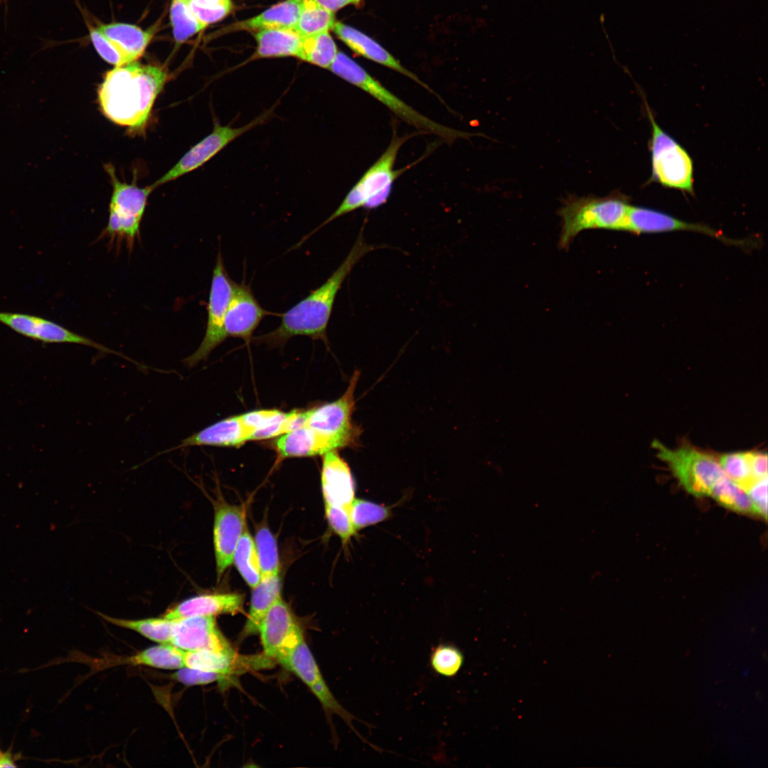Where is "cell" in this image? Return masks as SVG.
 Instances as JSON below:
<instances>
[{"label": "cell", "instance_id": "1", "mask_svg": "<svg viewBox=\"0 0 768 768\" xmlns=\"http://www.w3.org/2000/svg\"><path fill=\"white\" fill-rule=\"evenodd\" d=\"M168 78L166 70L159 65L134 61L114 67L106 73L97 90L102 113L118 125L142 130Z\"/></svg>", "mask_w": 768, "mask_h": 768}, {"label": "cell", "instance_id": "2", "mask_svg": "<svg viewBox=\"0 0 768 768\" xmlns=\"http://www.w3.org/2000/svg\"><path fill=\"white\" fill-rule=\"evenodd\" d=\"M363 231V228L344 260L326 281L291 309L279 314V326L258 336V341L279 346L293 336H306L327 343V326L339 289L359 260L376 248L366 243Z\"/></svg>", "mask_w": 768, "mask_h": 768}, {"label": "cell", "instance_id": "3", "mask_svg": "<svg viewBox=\"0 0 768 768\" xmlns=\"http://www.w3.org/2000/svg\"><path fill=\"white\" fill-rule=\"evenodd\" d=\"M329 70L370 95L398 118L421 133L434 134L449 143L458 139H468L473 135L471 133L439 124L419 112L386 88L344 53H338Z\"/></svg>", "mask_w": 768, "mask_h": 768}, {"label": "cell", "instance_id": "4", "mask_svg": "<svg viewBox=\"0 0 768 768\" xmlns=\"http://www.w3.org/2000/svg\"><path fill=\"white\" fill-rule=\"evenodd\" d=\"M630 206L626 196L621 193L605 197H569L558 210L561 218L559 247L568 249L574 238L584 230L624 231Z\"/></svg>", "mask_w": 768, "mask_h": 768}, {"label": "cell", "instance_id": "5", "mask_svg": "<svg viewBox=\"0 0 768 768\" xmlns=\"http://www.w3.org/2000/svg\"><path fill=\"white\" fill-rule=\"evenodd\" d=\"M409 137L411 135L400 137L394 132L387 149L348 192L335 211L311 233L304 236L297 246L301 245L319 229L341 216L361 208L373 209L385 204L395 181L406 169L397 170L395 164L400 147Z\"/></svg>", "mask_w": 768, "mask_h": 768}, {"label": "cell", "instance_id": "6", "mask_svg": "<svg viewBox=\"0 0 768 768\" xmlns=\"http://www.w3.org/2000/svg\"><path fill=\"white\" fill-rule=\"evenodd\" d=\"M651 127V179L663 187L693 194V162L686 150L656 122L644 99Z\"/></svg>", "mask_w": 768, "mask_h": 768}, {"label": "cell", "instance_id": "7", "mask_svg": "<svg viewBox=\"0 0 768 768\" xmlns=\"http://www.w3.org/2000/svg\"><path fill=\"white\" fill-rule=\"evenodd\" d=\"M110 177L112 194L110 203L107 225L101 235L111 242L125 241L129 250L139 235L147 200L154 191L150 186L140 188L135 183L122 182L117 178L111 164L105 166Z\"/></svg>", "mask_w": 768, "mask_h": 768}, {"label": "cell", "instance_id": "8", "mask_svg": "<svg viewBox=\"0 0 768 768\" xmlns=\"http://www.w3.org/2000/svg\"><path fill=\"white\" fill-rule=\"evenodd\" d=\"M653 445L680 484L694 496H710L715 486L727 476L715 457L693 447L670 449L658 441Z\"/></svg>", "mask_w": 768, "mask_h": 768}, {"label": "cell", "instance_id": "9", "mask_svg": "<svg viewBox=\"0 0 768 768\" xmlns=\"http://www.w3.org/2000/svg\"><path fill=\"white\" fill-rule=\"evenodd\" d=\"M360 373L356 370L341 397L335 401L309 410L306 426L327 437L336 449L353 447L358 442L360 428L352 420L355 390Z\"/></svg>", "mask_w": 768, "mask_h": 768}, {"label": "cell", "instance_id": "10", "mask_svg": "<svg viewBox=\"0 0 768 768\" xmlns=\"http://www.w3.org/2000/svg\"><path fill=\"white\" fill-rule=\"evenodd\" d=\"M235 285V282L231 279L227 272L221 251L219 250L213 271L206 333L198 348L183 360L186 366L193 368L199 362L206 360L212 351L228 337L225 330V318Z\"/></svg>", "mask_w": 768, "mask_h": 768}, {"label": "cell", "instance_id": "11", "mask_svg": "<svg viewBox=\"0 0 768 768\" xmlns=\"http://www.w3.org/2000/svg\"><path fill=\"white\" fill-rule=\"evenodd\" d=\"M277 105V103L241 127L221 125L215 122L209 134L192 146L170 170L150 186L154 190L169 181H174L202 166L235 139L255 127L266 123L272 117Z\"/></svg>", "mask_w": 768, "mask_h": 768}, {"label": "cell", "instance_id": "12", "mask_svg": "<svg viewBox=\"0 0 768 768\" xmlns=\"http://www.w3.org/2000/svg\"><path fill=\"white\" fill-rule=\"evenodd\" d=\"M281 664L297 675L310 688L329 715H338L363 742L375 751L380 750L354 728L353 720L359 719L346 710L334 696L304 638L290 651Z\"/></svg>", "mask_w": 768, "mask_h": 768}, {"label": "cell", "instance_id": "13", "mask_svg": "<svg viewBox=\"0 0 768 768\" xmlns=\"http://www.w3.org/2000/svg\"><path fill=\"white\" fill-rule=\"evenodd\" d=\"M0 323L25 337L44 343H73L87 346L102 353L121 356L132 362L138 367L142 366V364L118 351L41 316L22 313L0 311Z\"/></svg>", "mask_w": 768, "mask_h": 768}, {"label": "cell", "instance_id": "14", "mask_svg": "<svg viewBox=\"0 0 768 768\" xmlns=\"http://www.w3.org/2000/svg\"><path fill=\"white\" fill-rule=\"evenodd\" d=\"M258 633L265 656L277 660L280 663L304 638L301 628L282 597L272 605L265 615Z\"/></svg>", "mask_w": 768, "mask_h": 768}, {"label": "cell", "instance_id": "15", "mask_svg": "<svg viewBox=\"0 0 768 768\" xmlns=\"http://www.w3.org/2000/svg\"><path fill=\"white\" fill-rule=\"evenodd\" d=\"M213 545L218 580L233 562L238 541L245 528L244 510L225 501L215 504Z\"/></svg>", "mask_w": 768, "mask_h": 768}, {"label": "cell", "instance_id": "16", "mask_svg": "<svg viewBox=\"0 0 768 768\" xmlns=\"http://www.w3.org/2000/svg\"><path fill=\"white\" fill-rule=\"evenodd\" d=\"M169 644L184 651L211 650L235 653L218 629L215 617L212 616L176 619L174 634Z\"/></svg>", "mask_w": 768, "mask_h": 768}, {"label": "cell", "instance_id": "17", "mask_svg": "<svg viewBox=\"0 0 768 768\" xmlns=\"http://www.w3.org/2000/svg\"><path fill=\"white\" fill-rule=\"evenodd\" d=\"M676 230L701 233L726 244L742 246L745 241L732 240L721 232L701 223L683 221L671 215L650 208L630 206L624 231L634 234L658 233Z\"/></svg>", "mask_w": 768, "mask_h": 768}, {"label": "cell", "instance_id": "18", "mask_svg": "<svg viewBox=\"0 0 768 768\" xmlns=\"http://www.w3.org/2000/svg\"><path fill=\"white\" fill-rule=\"evenodd\" d=\"M268 315H277L263 309L255 297L250 287L236 283L225 318V330L228 336L242 338L246 343L260 321Z\"/></svg>", "mask_w": 768, "mask_h": 768}, {"label": "cell", "instance_id": "19", "mask_svg": "<svg viewBox=\"0 0 768 768\" xmlns=\"http://www.w3.org/2000/svg\"><path fill=\"white\" fill-rule=\"evenodd\" d=\"M321 480L325 504L348 509L355 498V483L350 467L336 450L323 454Z\"/></svg>", "mask_w": 768, "mask_h": 768}, {"label": "cell", "instance_id": "20", "mask_svg": "<svg viewBox=\"0 0 768 768\" xmlns=\"http://www.w3.org/2000/svg\"><path fill=\"white\" fill-rule=\"evenodd\" d=\"M244 595L240 593L203 594L187 598L167 609L163 615L170 619L188 617L236 614L243 612Z\"/></svg>", "mask_w": 768, "mask_h": 768}, {"label": "cell", "instance_id": "21", "mask_svg": "<svg viewBox=\"0 0 768 768\" xmlns=\"http://www.w3.org/2000/svg\"><path fill=\"white\" fill-rule=\"evenodd\" d=\"M332 29L336 36L358 55L397 71L437 95L415 73L405 68L380 44L364 33L341 22H336Z\"/></svg>", "mask_w": 768, "mask_h": 768}, {"label": "cell", "instance_id": "22", "mask_svg": "<svg viewBox=\"0 0 768 768\" xmlns=\"http://www.w3.org/2000/svg\"><path fill=\"white\" fill-rule=\"evenodd\" d=\"M252 434V432L245 425L240 415L232 416L192 434L178 445L157 455L193 446L240 447L249 441Z\"/></svg>", "mask_w": 768, "mask_h": 768}, {"label": "cell", "instance_id": "23", "mask_svg": "<svg viewBox=\"0 0 768 768\" xmlns=\"http://www.w3.org/2000/svg\"><path fill=\"white\" fill-rule=\"evenodd\" d=\"M274 447L280 460L312 457L336 450L327 437L308 426L282 434L274 441Z\"/></svg>", "mask_w": 768, "mask_h": 768}, {"label": "cell", "instance_id": "24", "mask_svg": "<svg viewBox=\"0 0 768 768\" xmlns=\"http://www.w3.org/2000/svg\"><path fill=\"white\" fill-rule=\"evenodd\" d=\"M302 0H284L259 15L236 22L223 29L224 33L238 31H259L275 28H294L301 9Z\"/></svg>", "mask_w": 768, "mask_h": 768}, {"label": "cell", "instance_id": "25", "mask_svg": "<svg viewBox=\"0 0 768 768\" xmlns=\"http://www.w3.org/2000/svg\"><path fill=\"white\" fill-rule=\"evenodd\" d=\"M255 37L257 48L250 60L297 57L303 36L294 28H275L257 31Z\"/></svg>", "mask_w": 768, "mask_h": 768}, {"label": "cell", "instance_id": "26", "mask_svg": "<svg viewBox=\"0 0 768 768\" xmlns=\"http://www.w3.org/2000/svg\"><path fill=\"white\" fill-rule=\"evenodd\" d=\"M240 656L235 653H225L211 650L183 651L185 667L203 671L215 672L229 675L240 672L242 668L261 666L253 663L257 660Z\"/></svg>", "mask_w": 768, "mask_h": 768}, {"label": "cell", "instance_id": "27", "mask_svg": "<svg viewBox=\"0 0 768 768\" xmlns=\"http://www.w3.org/2000/svg\"><path fill=\"white\" fill-rule=\"evenodd\" d=\"M250 607L242 631L243 636L258 633L260 623L272 605L281 597V580L279 574L262 577L252 588Z\"/></svg>", "mask_w": 768, "mask_h": 768}, {"label": "cell", "instance_id": "28", "mask_svg": "<svg viewBox=\"0 0 768 768\" xmlns=\"http://www.w3.org/2000/svg\"><path fill=\"white\" fill-rule=\"evenodd\" d=\"M97 28L115 43L132 62L144 53L154 33V28L144 31L135 25L124 23L100 24Z\"/></svg>", "mask_w": 768, "mask_h": 768}, {"label": "cell", "instance_id": "29", "mask_svg": "<svg viewBox=\"0 0 768 768\" xmlns=\"http://www.w3.org/2000/svg\"><path fill=\"white\" fill-rule=\"evenodd\" d=\"M105 620L119 627L134 631L143 636L161 644H169L176 624V619L162 616L142 619H125L99 614Z\"/></svg>", "mask_w": 768, "mask_h": 768}, {"label": "cell", "instance_id": "30", "mask_svg": "<svg viewBox=\"0 0 768 768\" xmlns=\"http://www.w3.org/2000/svg\"><path fill=\"white\" fill-rule=\"evenodd\" d=\"M338 53L337 46L327 31L303 36L297 58L320 68L329 69Z\"/></svg>", "mask_w": 768, "mask_h": 768}, {"label": "cell", "instance_id": "31", "mask_svg": "<svg viewBox=\"0 0 768 768\" xmlns=\"http://www.w3.org/2000/svg\"><path fill=\"white\" fill-rule=\"evenodd\" d=\"M124 661L127 664L162 669H179L184 667L183 651L170 644H161L146 649Z\"/></svg>", "mask_w": 768, "mask_h": 768}, {"label": "cell", "instance_id": "32", "mask_svg": "<svg viewBox=\"0 0 768 768\" xmlns=\"http://www.w3.org/2000/svg\"><path fill=\"white\" fill-rule=\"evenodd\" d=\"M336 23L335 14L316 0H302L299 18L294 28L306 36L332 29Z\"/></svg>", "mask_w": 768, "mask_h": 768}, {"label": "cell", "instance_id": "33", "mask_svg": "<svg viewBox=\"0 0 768 768\" xmlns=\"http://www.w3.org/2000/svg\"><path fill=\"white\" fill-rule=\"evenodd\" d=\"M233 562L246 583L254 587L262 578L255 541L245 528L235 550Z\"/></svg>", "mask_w": 768, "mask_h": 768}, {"label": "cell", "instance_id": "34", "mask_svg": "<svg viewBox=\"0 0 768 768\" xmlns=\"http://www.w3.org/2000/svg\"><path fill=\"white\" fill-rule=\"evenodd\" d=\"M170 20L177 44H181L206 26L193 14L187 0H171Z\"/></svg>", "mask_w": 768, "mask_h": 768}, {"label": "cell", "instance_id": "35", "mask_svg": "<svg viewBox=\"0 0 768 768\" xmlns=\"http://www.w3.org/2000/svg\"><path fill=\"white\" fill-rule=\"evenodd\" d=\"M718 461L727 476L745 492L757 481L752 473L749 452L722 454Z\"/></svg>", "mask_w": 768, "mask_h": 768}, {"label": "cell", "instance_id": "36", "mask_svg": "<svg viewBox=\"0 0 768 768\" xmlns=\"http://www.w3.org/2000/svg\"><path fill=\"white\" fill-rule=\"evenodd\" d=\"M348 511L356 531L385 521L391 512L386 506L356 498Z\"/></svg>", "mask_w": 768, "mask_h": 768}, {"label": "cell", "instance_id": "37", "mask_svg": "<svg viewBox=\"0 0 768 768\" xmlns=\"http://www.w3.org/2000/svg\"><path fill=\"white\" fill-rule=\"evenodd\" d=\"M464 661L462 652L451 644H439L433 648L430 656V663L433 671L447 678L457 676Z\"/></svg>", "mask_w": 768, "mask_h": 768}, {"label": "cell", "instance_id": "38", "mask_svg": "<svg viewBox=\"0 0 768 768\" xmlns=\"http://www.w3.org/2000/svg\"><path fill=\"white\" fill-rule=\"evenodd\" d=\"M262 577L279 574V559L274 536L267 527L257 530L254 540Z\"/></svg>", "mask_w": 768, "mask_h": 768}, {"label": "cell", "instance_id": "39", "mask_svg": "<svg viewBox=\"0 0 768 768\" xmlns=\"http://www.w3.org/2000/svg\"><path fill=\"white\" fill-rule=\"evenodd\" d=\"M710 496L734 511L753 513L752 503L747 493L727 476L715 486Z\"/></svg>", "mask_w": 768, "mask_h": 768}, {"label": "cell", "instance_id": "40", "mask_svg": "<svg viewBox=\"0 0 768 768\" xmlns=\"http://www.w3.org/2000/svg\"><path fill=\"white\" fill-rule=\"evenodd\" d=\"M196 17L206 26L218 22L233 9L231 0H187Z\"/></svg>", "mask_w": 768, "mask_h": 768}, {"label": "cell", "instance_id": "41", "mask_svg": "<svg viewBox=\"0 0 768 768\" xmlns=\"http://www.w3.org/2000/svg\"><path fill=\"white\" fill-rule=\"evenodd\" d=\"M90 40L100 57L114 67L132 63L118 46L108 38L97 28L89 26Z\"/></svg>", "mask_w": 768, "mask_h": 768}, {"label": "cell", "instance_id": "42", "mask_svg": "<svg viewBox=\"0 0 768 768\" xmlns=\"http://www.w3.org/2000/svg\"><path fill=\"white\" fill-rule=\"evenodd\" d=\"M325 516L331 529L337 535L343 543L356 534L348 509L325 504Z\"/></svg>", "mask_w": 768, "mask_h": 768}, {"label": "cell", "instance_id": "43", "mask_svg": "<svg viewBox=\"0 0 768 768\" xmlns=\"http://www.w3.org/2000/svg\"><path fill=\"white\" fill-rule=\"evenodd\" d=\"M228 675L182 667L172 675L176 681L187 685H204L227 678Z\"/></svg>", "mask_w": 768, "mask_h": 768}, {"label": "cell", "instance_id": "44", "mask_svg": "<svg viewBox=\"0 0 768 768\" xmlns=\"http://www.w3.org/2000/svg\"><path fill=\"white\" fill-rule=\"evenodd\" d=\"M286 414L279 410H261L244 413L240 417L245 425L253 433L255 430L279 422Z\"/></svg>", "mask_w": 768, "mask_h": 768}, {"label": "cell", "instance_id": "45", "mask_svg": "<svg viewBox=\"0 0 768 768\" xmlns=\"http://www.w3.org/2000/svg\"><path fill=\"white\" fill-rule=\"evenodd\" d=\"M753 506V513L767 518V477L755 481L746 491Z\"/></svg>", "mask_w": 768, "mask_h": 768}, {"label": "cell", "instance_id": "46", "mask_svg": "<svg viewBox=\"0 0 768 768\" xmlns=\"http://www.w3.org/2000/svg\"><path fill=\"white\" fill-rule=\"evenodd\" d=\"M750 464L754 478L759 480L767 477V454L761 452H749Z\"/></svg>", "mask_w": 768, "mask_h": 768}, {"label": "cell", "instance_id": "47", "mask_svg": "<svg viewBox=\"0 0 768 768\" xmlns=\"http://www.w3.org/2000/svg\"><path fill=\"white\" fill-rule=\"evenodd\" d=\"M326 9L336 12L348 5H359L363 0H316Z\"/></svg>", "mask_w": 768, "mask_h": 768}, {"label": "cell", "instance_id": "48", "mask_svg": "<svg viewBox=\"0 0 768 768\" xmlns=\"http://www.w3.org/2000/svg\"><path fill=\"white\" fill-rule=\"evenodd\" d=\"M13 760L7 754L0 753V767H15Z\"/></svg>", "mask_w": 768, "mask_h": 768}, {"label": "cell", "instance_id": "49", "mask_svg": "<svg viewBox=\"0 0 768 768\" xmlns=\"http://www.w3.org/2000/svg\"><path fill=\"white\" fill-rule=\"evenodd\" d=\"M749 672H750V668H745V670H743V671H742V676H743L744 677H745L746 676H747V674L749 673Z\"/></svg>", "mask_w": 768, "mask_h": 768}, {"label": "cell", "instance_id": "50", "mask_svg": "<svg viewBox=\"0 0 768 768\" xmlns=\"http://www.w3.org/2000/svg\"><path fill=\"white\" fill-rule=\"evenodd\" d=\"M7 1H8V0H0V7L1 6L2 4H6V5Z\"/></svg>", "mask_w": 768, "mask_h": 768}, {"label": "cell", "instance_id": "51", "mask_svg": "<svg viewBox=\"0 0 768 768\" xmlns=\"http://www.w3.org/2000/svg\"><path fill=\"white\" fill-rule=\"evenodd\" d=\"M0 753H1V752H0Z\"/></svg>", "mask_w": 768, "mask_h": 768}]
</instances>
